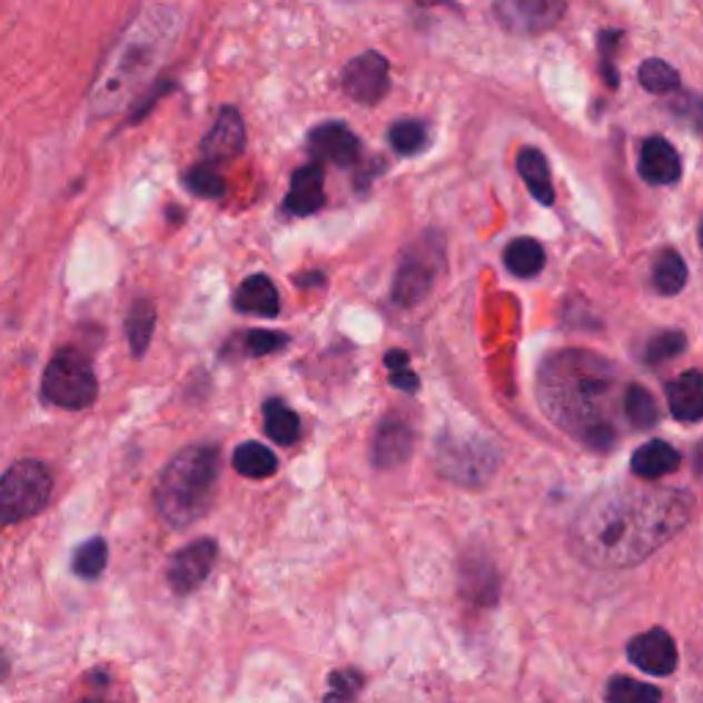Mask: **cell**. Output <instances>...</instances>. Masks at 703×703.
Here are the masks:
<instances>
[{"label":"cell","instance_id":"obj_22","mask_svg":"<svg viewBox=\"0 0 703 703\" xmlns=\"http://www.w3.org/2000/svg\"><path fill=\"white\" fill-rule=\"evenodd\" d=\"M503 261H506L508 273L517 275V278H533V275H538L544 269L547 254H544V248L536 239L517 237L503 250Z\"/></svg>","mask_w":703,"mask_h":703},{"label":"cell","instance_id":"obj_34","mask_svg":"<svg viewBox=\"0 0 703 703\" xmlns=\"http://www.w3.org/2000/svg\"><path fill=\"white\" fill-rule=\"evenodd\" d=\"M185 185L204 198H220L222 192H226V181H222L218 171L209 166L190 168V171H187V176H185Z\"/></svg>","mask_w":703,"mask_h":703},{"label":"cell","instance_id":"obj_2","mask_svg":"<svg viewBox=\"0 0 703 703\" xmlns=\"http://www.w3.org/2000/svg\"><path fill=\"white\" fill-rule=\"evenodd\" d=\"M618 368L585 349H564L547 357L538 372V404L572 437L607 450L618 443L624 420Z\"/></svg>","mask_w":703,"mask_h":703},{"label":"cell","instance_id":"obj_4","mask_svg":"<svg viewBox=\"0 0 703 703\" xmlns=\"http://www.w3.org/2000/svg\"><path fill=\"white\" fill-rule=\"evenodd\" d=\"M220 456L212 445H190L179 450L157 484V508L171 527H187L207 514L218 484Z\"/></svg>","mask_w":703,"mask_h":703},{"label":"cell","instance_id":"obj_36","mask_svg":"<svg viewBox=\"0 0 703 703\" xmlns=\"http://www.w3.org/2000/svg\"><path fill=\"white\" fill-rule=\"evenodd\" d=\"M245 344H248L250 355H269V352H278L280 347H286V344H289V338L280 336V333L254 330V333H248Z\"/></svg>","mask_w":703,"mask_h":703},{"label":"cell","instance_id":"obj_16","mask_svg":"<svg viewBox=\"0 0 703 703\" xmlns=\"http://www.w3.org/2000/svg\"><path fill=\"white\" fill-rule=\"evenodd\" d=\"M637 171L648 185H673L682 176V160L665 138H648L641 146Z\"/></svg>","mask_w":703,"mask_h":703},{"label":"cell","instance_id":"obj_1","mask_svg":"<svg viewBox=\"0 0 703 703\" xmlns=\"http://www.w3.org/2000/svg\"><path fill=\"white\" fill-rule=\"evenodd\" d=\"M695 501L684 489L618 486L596 495L574 517V555L596 570H626L665 547L684 531Z\"/></svg>","mask_w":703,"mask_h":703},{"label":"cell","instance_id":"obj_14","mask_svg":"<svg viewBox=\"0 0 703 703\" xmlns=\"http://www.w3.org/2000/svg\"><path fill=\"white\" fill-rule=\"evenodd\" d=\"M308 151L316 160L336 162V166L347 168L360 155V140L341 121H327V125H319L308 135Z\"/></svg>","mask_w":703,"mask_h":703},{"label":"cell","instance_id":"obj_28","mask_svg":"<svg viewBox=\"0 0 703 703\" xmlns=\"http://www.w3.org/2000/svg\"><path fill=\"white\" fill-rule=\"evenodd\" d=\"M607 703H660L662 695L654 684L637 682L630 676H613L605 690Z\"/></svg>","mask_w":703,"mask_h":703},{"label":"cell","instance_id":"obj_5","mask_svg":"<svg viewBox=\"0 0 703 703\" xmlns=\"http://www.w3.org/2000/svg\"><path fill=\"white\" fill-rule=\"evenodd\" d=\"M52 495V473L44 462L20 459L0 478V525H20L44 512Z\"/></svg>","mask_w":703,"mask_h":703},{"label":"cell","instance_id":"obj_8","mask_svg":"<svg viewBox=\"0 0 703 703\" xmlns=\"http://www.w3.org/2000/svg\"><path fill=\"white\" fill-rule=\"evenodd\" d=\"M437 264L439 254H426V245H415L407 256H404L402 264H398V273L394 280V300L402 308L415 306V303L424 300L429 295L432 284L437 278Z\"/></svg>","mask_w":703,"mask_h":703},{"label":"cell","instance_id":"obj_15","mask_svg":"<svg viewBox=\"0 0 703 703\" xmlns=\"http://www.w3.org/2000/svg\"><path fill=\"white\" fill-rule=\"evenodd\" d=\"M413 429L398 418H385L372 439V459L377 467H396L413 454Z\"/></svg>","mask_w":703,"mask_h":703},{"label":"cell","instance_id":"obj_3","mask_svg":"<svg viewBox=\"0 0 703 703\" xmlns=\"http://www.w3.org/2000/svg\"><path fill=\"white\" fill-rule=\"evenodd\" d=\"M176 33H179V11L174 6L140 9L93 80V116L119 113L155 78L176 42Z\"/></svg>","mask_w":703,"mask_h":703},{"label":"cell","instance_id":"obj_32","mask_svg":"<svg viewBox=\"0 0 703 703\" xmlns=\"http://www.w3.org/2000/svg\"><path fill=\"white\" fill-rule=\"evenodd\" d=\"M327 687H330V693L325 695V703H349L360 693L363 676L357 671H352V667H341V671L330 673Z\"/></svg>","mask_w":703,"mask_h":703},{"label":"cell","instance_id":"obj_24","mask_svg":"<svg viewBox=\"0 0 703 703\" xmlns=\"http://www.w3.org/2000/svg\"><path fill=\"white\" fill-rule=\"evenodd\" d=\"M155 325H157V310L149 300H138L132 303L130 314H127V341H130V349L135 357H143V352L149 349L151 336H155Z\"/></svg>","mask_w":703,"mask_h":703},{"label":"cell","instance_id":"obj_12","mask_svg":"<svg viewBox=\"0 0 703 703\" xmlns=\"http://www.w3.org/2000/svg\"><path fill=\"white\" fill-rule=\"evenodd\" d=\"M626 657H630L637 671L652 673V676H671L679 665L676 643L660 626L632 637L630 646H626Z\"/></svg>","mask_w":703,"mask_h":703},{"label":"cell","instance_id":"obj_11","mask_svg":"<svg viewBox=\"0 0 703 703\" xmlns=\"http://www.w3.org/2000/svg\"><path fill=\"white\" fill-rule=\"evenodd\" d=\"M215 561H218V544L212 538L187 544L185 549H179L174 555L171 564H168V583H171L176 594H190V591H196L209 577Z\"/></svg>","mask_w":703,"mask_h":703},{"label":"cell","instance_id":"obj_26","mask_svg":"<svg viewBox=\"0 0 703 703\" xmlns=\"http://www.w3.org/2000/svg\"><path fill=\"white\" fill-rule=\"evenodd\" d=\"M624 418L635 429H652L660 418V409L654 396L643 385H626L624 394Z\"/></svg>","mask_w":703,"mask_h":703},{"label":"cell","instance_id":"obj_21","mask_svg":"<svg viewBox=\"0 0 703 703\" xmlns=\"http://www.w3.org/2000/svg\"><path fill=\"white\" fill-rule=\"evenodd\" d=\"M517 168L523 181L531 190V196L536 198L538 204L549 207L555 201V190H553V179H549V166L544 160V155L538 149H523L517 157Z\"/></svg>","mask_w":703,"mask_h":703},{"label":"cell","instance_id":"obj_6","mask_svg":"<svg viewBox=\"0 0 703 703\" xmlns=\"http://www.w3.org/2000/svg\"><path fill=\"white\" fill-rule=\"evenodd\" d=\"M42 394L61 409L91 407L99 394L97 374L91 360L78 349H61L47 363L42 377Z\"/></svg>","mask_w":703,"mask_h":703},{"label":"cell","instance_id":"obj_31","mask_svg":"<svg viewBox=\"0 0 703 703\" xmlns=\"http://www.w3.org/2000/svg\"><path fill=\"white\" fill-rule=\"evenodd\" d=\"M390 146L404 157L415 155V151H420L426 146V127L413 119L396 121V125L390 127Z\"/></svg>","mask_w":703,"mask_h":703},{"label":"cell","instance_id":"obj_10","mask_svg":"<svg viewBox=\"0 0 703 703\" xmlns=\"http://www.w3.org/2000/svg\"><path fill=\"white\" fill-rule=\"evenodd\" d=\"M566 3L561 0H501L495 14L501 26L512 33H538L553 28L564 17Z\"/></svg>","mask_w":703,"mask_h":703},{"label":"cell","instance_id":"obj_17","mask_svg":"<svg viewBox=\"0 0 703 703\" xmlns=\"http://www.w3.org/2000/svg\"><path fill=\"white\" fill-rule=\"evenodd\" d=\"M325 207V171L321 166H306L291 176L286 209L291 215H314Z\"/></svg>","mask_w":703,"mask_h":703},{"label":"cell","instance_id":"obj_19","mask_svg":"<svg viewBox=\"0 0 703 703\" xmlns=\"http://www.w3.org/2000/svg\"><path fill=\"white\" fill-rule=\"evenodd\" d=\"M234 308L242 310V314L273 319V316H278L280 308L278 289H275V284L267 275H250V278L239 284L237 295H234Z\"/></svg>","mask_w":703,"mask_h":703},{"label":"cell","instance_id":"obj_27","mask_svg":"<svg viewBox=\"0 0 703 703\" xmlns=\"http://www.w3.org/2000/svg\"><path fill=\"white\" fill-rule=\"evenodd\" d=\"M687 284V264L676 250H662L657 264H654V286L662 297H673Z\"/></svg>","mask_w":703,"mask_h":703},{"label":"cell","instance_id":"obj_9","mask_svg":"<svg viewBox=\"0 0 703 703\" xmlns=\"http://www.w3.org/2000/svg\"><path fill=\"white\" fill-rule=\"evenodd\" d=\"M341 83L347 97L360 105H374L388 93L390 69L379 52H363L344 67Z\"/></svg>","mask_w":703,"mask_h":703},{"label":"cell","instance_id":"obj_7","mask_svg":"<svg viewBox=\"0 0 703 703\" xmlns=\"http://www.w3.org/2000/svg\"><path fill=\"white\" fill-rule=\"evenodd\" d=\"M497 456L492 454L486 443L473 439H443V450L437 456L439 471L456 482H486L495 471Z\"/></svg>","mask_w":703,"mask_h":703},{"label":"cell","instance_id":"obj_30","mask_svg":"<svg viewBox=\"0 0 703 703\" xmlns=\"http://www.w3.org/2000/svg\"><path fill=\"white\" fill-rule=\"evenodd\" d=\"M641 83L652 93H667L679 88V72L667 61L660 58H648L641 67Z\"/></svg>","mask_w":703,"mask_h":703},{"label":"cell","instance_id":"obj_13","mask_svg":"<svg viewBox=\"0 0 703 703\" xmlns=\"http://www.w3.org/2000/svg\"><path fill=\"white\" fill-rule=\"evenodd\" d=\"M245 149V125L237 108H222L212 130L201 140V155L209 168L234 160Z\"/></svg>","mask_w":703,"mask_h":703},{"label":"cell","instance_id":"obj_20","mask_svg":"<svg viewBox=\"0 0 703 703\" xmlns=\"http://www.w3.org/2000/svg\"><path fill=\"white\" fill-rule=\"evenodd\" d=\"M665 394L673 418L695 424L703 415V379L695 368L693 372H684L682 377L673 379V383H667Z\"/></svg>","mask_w":703,"mask_h":703},{"label":"cell","instance_id":"obj_29","mask_svg":"<svg viewBox=\"0 0 703 703\" xmlns=\"http://www.w3.org/2000/svg\"><path fill=\"white\" fill-rule=\"evenodd\" d=\"M105 566H108V544H105V538H88L86 544L75 549L72 570L78 577L97 580L105 572Z\"/></svg>","mask_w":703,"mask_h":703},{"label":"cell","instance_id":"obj_33","mask_svg":"<svg viewBox=\"0 0 703 703\" xmlns=\"http://www.w3.org/2000/svg\"><path fill=\"white\" fill-rule=\"evenodd\" d=\"M684 347H687V338H684L682 333L665 330L652 338V344H648V349H646V360L652 363V366H657V363L673 360L676 355H682Z\"/></svg>","mask_w":703,"mask_h":703},{"label":"cell","instance_id":"obj_18","mask_svg":"<svg viewBox=\"0 0 703 703\" xmlns=\"http://www.w3.org/2000/svg\"><path fill=\"white\" fill-rule=\"evenodd\" d=\"M682 467V454L665 439H652L632 454V473L643 482H657Z\"/></svg>","mask_w":703,"mask_h":703},{"label":"cell","instance_id":"obj_23","mask_svg":"<svg viewBox=\"0 0 703 703\" xmlns=\"http://www.w3.org/2000/svg\"><path fill=\"white\" fill-rule=\"evenodd\" d=\"M264 429H267L269 439H275L278 445H295L300 439L303 426L295 409H289L278 398H269L264 404Z\"/></svg>","mask_w":703,"mask_h":703},{"label":"cell","instance_id":"obj_35","mask_svg":"<svg viewBox=\"0 0 703 703\" xmlns=\"http://www.w3.org/2000/svg\"><path fill=\"white\" fill-rule=\"evenodd\" d=\"M385 366L390 368V385H394V388L407 390V394L418 390V374L409 372V357L404 355V352L390 349L388 355H385Z\"/></svg>","mask_w":703,"mask_h":703},{"label":"cell","instance_id":"obj_25","mask_svg":"<svg viewBox=\"0 0 703 703\" xmlns=\"http://www.w3.org/2000/svg\"><path fill=\"white\" fill-rule=\"evenodd\" d=\"M234 471L245 478H269L278 471V459L261 443H245L234 450Z\"/></svg>","mask_w":703,"mask_h":703}]
</instances>
